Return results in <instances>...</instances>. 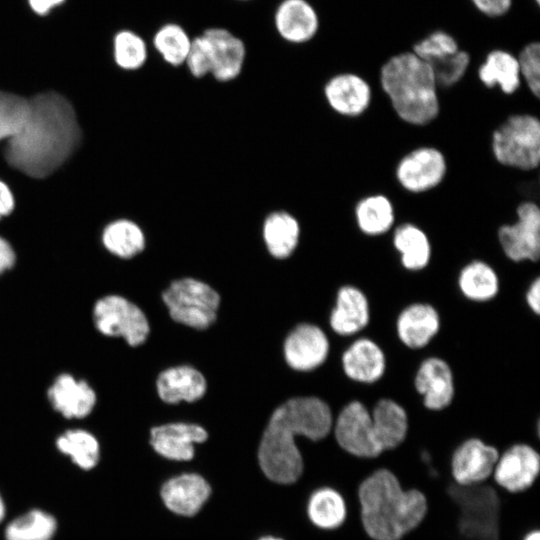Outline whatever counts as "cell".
Wrapping results in <instances>:
<instances>
[{"instance_id":"6da1fadb","label":"cell","mask_w":540,"mask_h":540,"mask_svg":"<svg viewBox=\"0 0 540 540\" xmlns=\"http://www.w3.org/2000/svg\"><path fill=\"white\" fill-rule=\"evenodd\" d=\"M29 101L27 120L7 141L4 156L14 169L41 179L54 173L76 151L82 130L73 105L63 95L48 91Z\"/></svg>"},{"instance_id":"7a4b0ae2","label":"cell","mask_w":540,"mask_h":540,"mask_svg":"<svg viewBox=\"0 0 540 540\" xmlns=\"http://www.w3.org/2000/svg\"><path fill=\"white\" fill-rule=\"evenodd\" d=\"M333 422L330 407L317 397H297L280 405L260 442L258 460L263 473L276 483L296 482L304 463L295 437L323 440L330 434Z\"/></svg>"},{"instance_id":"3957f363","label":"cell","mask_w":540,"mask_h":540,"mask_svg":"<svg viewBox=\"0 0 540 540\" xmlns=\"http://www.w3.org/2000/svg\"><path fill=\"white\" fill-rule=\"evenodd\" d=\"M376 87L395 118L408 127L428 128L442 114L443 98L433 69L409 48L382 61Z\"/></svg>"},{"instance_id":"277c9868","label":"cell","mask_w":540,"mask_h":540,"mask_svg":"<svg viewBox=\"0 0 540 540\" xmlns=\"http://www.w3.org/2000/svg\"><path fill=\"white\" fill-rule=\"evenodd\" d=\"M361 525L372 540H401L424 520L428 503L418 489H405L388 468L380 467L359 484Z\"/></svg>"},{"instance_id":"5b68a950","label":"cell","mask_w":540,"mask_h":540,"mask_svg":"<svg viewBox=\"0 0 540 540\" xmlns=\"http://www.w3.org/2000/svg\"><path fill=\"white\" fill-rule=\"evenodd\" d=\"M488 149L495 164L517 173H534L540 164V118L531 110L504 116L491 130Z\"/></svg>"},{"instance_id":"8992f818","label":"cell","mask_w":540,"mask_h":540,"mask_svg":"<svg viewBox=\"0 0 540 540\" xmlns=\"http://www.w3.org/2000/svg\"><path fill=\"white\" fill-rule=\"evenodd\" d=\"M450 169L445 150L435 143L425 142L410 147L396 159L392 178L404 195L420 197L439 189Z\"/></svg>"},{"instance_id":"52a82bcc","label":"cell","mask_w":540,"mask_h":540,"mask_svg":"<svg viewBox=\"0 0 540 540\" xmlns=\"http://www.w3.org/2000/svg\"><path fill=\"white\" fill-rule=\"evenodd\" d=\"M495 236L502 253L511 262H537L540 257L538 201L520 200L515 206L513 218L500 223Z\"/></svg>"},{"instance_id":"ba28073f","label":"cell","mask_w":540,"mask_h":540,"mask_svg":"<svg viewBox=\"0 0 540 540\" xmlns=\"http://www.w3.org/2000/svg\"><path fill=\"white\" fill-rule=\"evenodd\" d=\"M163 300L173 320L196 329H205L216 319L220 297L206 283L183 278L172 282L163 292Z\"/></svg>"},{"instance_id":"9c48e42d","label":"cell","mask_w":540,"mask_h":540,"mask_svg":"<svg viewBox=\"0 0 540 540\" xmlns=\"http://www.w3.org/2000/svg\"><path fill=\"white\" fill-rule=\"evenodd\" d=\"M375 88L376 84L360 71L343 70L325 81L322 93L333 114L353 121L372 109L378 95Z\"/></svg>"},{"instance_id":"30bf717a","label":"cell","mask_w":540,"mask_h":540,"mask_svg":"<svg viewBox=\"0 0 540 540\" xmlns=\"http://www.w3.org/2000/svg\"><path fill=\"white\" fill-rule=\"evenodd\" d=\"M97 330L109 337H123L130 346L142 344L149 334V324L142 310L119 295L100 298L93 308Z\"/></svg>"},{"instance_id":"8fae6325","label":"cell","mask_w":540,"mask_h":540,"mask_svg":"<svg viewBox=\"0 0 540 540\" xmlns=\"http://www.w3.org/2000/svg\"><path fill=\"white\" fill-rule=\"evenodd\" d=\"M332 429L340 450L354 458L374 460L384 454L374 435L371 413L358 400L342 408Z\"/></svg>"},{"instance_id":"7c38bea8","label":"cell","mask_w":540,"mask_h":540,"mask_svg":"<svg viewBox=\"0 0 540 540\" xmlns=\"http://www.w3.org/2000/svg\"><path fill=\"white\" fill-rule=\"evenodd\" d=\"M539 479V448L517 441L500 451L490 480L506 493L519 494L531 489Z\"/></svg>"},{"instance_id":"4fadbf2b","label":"cell","mask_w":540,"mask_h":540,"mask_svg":"<svg viewBox=\"0 0 540 540\" xmlns=\"http://www.w3.org/2000/svg\"><path fill=\"white\" fill-rule=\"evenodd\" d=\"M499 449L483 438L472 435L461 440L450 455V474L460 486H473L491 479Z\"/></svg>"},{"instance_id":"5bb4252c","label":"cell","mask_w":540,"mask_h":540,"mask_svg":"<svg viewBox=\"0 0 540 540\" xmlns=\"http://www.w3.org/2000/svg\"><path fill=\"white\" fill-rule=\"evenodd\" d=\"M357 231L369 238L390 234L399 222L396 198L386 191H373L357 198L351 208Z\"/></svg>"},{"instance_id":"9a60e30c","label":"cell","mask_w":540,"mask_h":540,"mask_svg":"<svg viewBox=\"0 0 540 540\" xmlns=\"http://www.w3.org/2000/svg\"><path fill=\"white\" fill-rule=\"evenodd\" d=\"M475 76L485 90L500 92L507 98L523 87L516 52L505 47L489 49L478 63Z\"/></svg>"},{"instance_id":"2e32d148","label":"cell","mask_w":540,"mask_h":540,"mask_svg":"<svg viewBox=\"0 0 540 540\" xmlns=\"http://www.w3.org/2000/svg\"><path fill=\"white\" fill-rule=\"evenodd\" d=\"M414 387L428 410L441 411L447 408L455 395L454 375L450 365L437 356L424 359L416 371Z\"/></svg>"},{"instance_id":"e0dca14e","label":"cell","mask_w":540,"mask_h":540,"mask_svg":"<svg viewBox=\"0 0 540 540\" xmlns=\"http://www.w3.org/2000/svg\"><path fill=\"white\" fill-rule=\"evenodd\" d=\"M284 351L286 361L292 368L308 371L324 363L329 352V341L318 326L304 323L289 334Z\"/></svg>"},{"instance_id":"ac0fdd59","label":"cell","mask_w":540,"mask_h":540,"mask_svg":"<svg viewBox=\"0 0 540 540\" xmlns=\"http://www.w3.org/2000/svg\"><path fill=\"white\" fill-rule=\"evenodd\" d=\"M203 35L209 44L211 76L220 83L235 80L244 66L246 56L244 43L222 28H210Z\"/></svg>"},{"instance_id":"d6986e66","label":"cell","mask_w":540,"mask_h":540,"mask_svg":"<svg viewBox=\"0 0 540 540\" xmlns=\"http://www.w3.org/2000/svg\"><path fill=\"white\" fill-rule=\"evenodd\" d=\"M390 234L392 247L404 269L416 272L429 265L433 254L432 242L427 229L420 223L403 219Z\"/></svg>"},{"instance_id":"ffe728a7","label":"cell","mask_w":540,"mask_h":540,"mask_svg":"<svg viewBox=\"0 0 540 540\" xmlns=\"http://www.w3.org/2000/svg\"><path fill=\"white\" fill-rule=\"evenodd\" d=\"M440 315L429 303H412L401 310L396 320V333L410 349L427 346L440 330Z\"/></svg>"},{"instance_id":"44dd1931","label":"cell","mask_w":540,"mask_h":540,"mask_svg":"<svg viewBox=\"0 0 540 540\" xmlns=\"http://www.w3.org/2000/svg\"><path fill=\"white\" fill-rule=\"evenodd\" d=\"M150 444L161 456L187 461L194 456V444L204 442L208 434L204 428L190 423H170L151 429Z\"/></svg>"},{"instance_id":"7402d4cb","label":"cell","mask_w":540,"mask_h":540,"mask_svg":"<svg viewBox=\"0 0 540 540\" xmlns=\"http://www.w3.org/2000/svg\"><path fill=\"white\" fill-rule=\"evenodd\" d=\"M341 362L345 375L362 384L379 381L385 374L387 365L383 349L367 337L353 341L343 352Z\"/></svg>"},{"instance_id":"603a6c76","label":"cell","mask_w":540,"mask_h":540,"mask_svg":"<svg viewBox=\"0 0 540 540\" xmlns=\"http://www.w3.org/2000/svg\"><path fill=\"white\" fill-rule=\"evenodd\" d=\"M47 395L53 409L67 419L86 417L97 400L94 389L85 380L67 373L54 380Z\"/></svg>"},{"instance_id":"cb8c5ba5","label":"cell","mask_w":540,"mask_h":540,"mask_svg":"<svg viewBox=\"0 0 540 540\" xmlns=\"http://www.w3.org/2000/svg\"><path fill=\"white\" fill-rule=\"evenodd\" d=\"M211 493L208 482L195 473L182 474L166 481L160 491L166 507L183 516L195 515Z\"/></svg>"},{"instance_id":"d4e9b609","label":"cell","mask_w":540,"mask_h":540,"mask_svg":"<svg viewBox=\"0 0 540 540\" xmlns=\"http://www.w3.org/2000/svg\"><path fill=\"white\" fill-rule=\"evenodd\" d=\"M370 413L374 435L383 453L396 450L406 441L410 425L402 405L393 399L382 398Z\"/></svg>"},{"instance_id":"484cf974","label":"cell","mask_w":540,"mask_h":540,"mask_svg":"<svg viewBox=\"0 0 540 540\" xmlns=\"http://www.w3.org/2000/svg\"><path fill=\"white\" fill-rule=\"evenodd\" d=\"M370 305L365 293L352 285L342 286L330 316V326L341 336H351L362 331L370 321Z\"/></svg>"},{"instance_id":"4316f807","label":"cell","mask_w":540,"mask_h":540,"mask_svg":"<svg viewBox=\"0 0 540 540\" xmlns=\"http://www.w3.org/2000/svg\"><path fill=\"white\" fill-rule=\"evenodd\" d=\"M275 23L279 34L295 44L313 39L320 24L316 9L306 0H284L276 11Z\"/></svg>"},{"instance_id":"83f0119b","label":"cell","mask_w":540,"mask_h":540,"mask_svg":"<svg viewBox=\"0 0 540 540\" xmlns=\"http://www.w3.org/2000/svg\"><path fill=\"white\" fill-rule=\"evenodd\" d=\"M306 512L317 529L332 532L341 528L348 517V503L344 494L331 485L316 488L310 494Z\"/></svg>"},{"instance_id":"f1b7e54d","label":"cell","mask_w":540,"mask_h":540,"mask_svg":"<svg viewBox=\"0 0 540 540\" xmlns=\"http://www.w3.org/2000/svg\"><path fill=\"white\" fill-rule=\"evenodd\" d=\"M300 236V222L289 211L274 210L263 219V241L268 252L277 259L289 257L298 246Z\"/></svg>"},{"instance_id":"f546056e","label":"cell","mask_w":540,"mask_h":540,"mask_svg":"<svg viewBox=\"0 0 540 540\" xmlns=\"http://www.w3.org/2000/svg\"><path fill=\"white\" fill-rule=\"evenodd\" d=\"M157 390L160 398L166 403L193 402L204 395L206 381L198 370L190 366H178L160 373Z\"/></svg>"},{"instance_id":"4dcf8cb0","label":"cell","mask_w":540,"mask_h":540,"mask_svg":"<svg viewBox=\"0 0 540 540\" xmlns=\"http://www.w3.org/2000/svg\"><path fill=\"white\" fill-rule=\"evenodd\" d=\"M457 284L468 300L486 302L499 292V276L494 267L482 259L467 262L460 270Z\"/></svg>"},{"instance_id":"1f68e13d","label":"cell","mask_w":540,"mask_h":540,"mask_svg":"<svg viewBox=\"0 0 540 540\" xmlns=\"http://www.w3.org/2000/svg\"><path fill=\"white\" fill-rule=\"evenodd\" d=\"M102 242L112 254L129 259L143 251L146 240L143 230L137 223L119 219L104 229Z\"/></svg>"},{"instance_id":"d6a6232c","label":"cell","mask_w":540,"mask_h":540,"mask_svg":"<svg viewBox=\"0 0 540 540\" xmlns=\"http://www.w3.org/2000/svg\"><path fill=\"white\" fill-rule=\"evenodd\" d=\"M58 450L69 456L81 469L94 468L100 458V445L90 432L82 429L67 430L56 440Z\"/></svg>"},{"instance_id":"836d02e7","label":"cell","mask_w":540,"mask_h":540,"mask_svg":"<svg viewBox=\"0 0 540 540\" xmlns=\"http://www.w3.org/2000/svg\"><path fill=\"white\" fill-rule=\"evenodd\" d=\"M57 523L49 513L34 509L10 522L5 529L6 540H51Z\"/></svg>"},{"instance_id":"e575fe53","label":"cell","mask_w":540,"mask_h":540,"mask_svg":"<svg viewBox=\"0 0 540 540\" xmlns=\"http://www.w3.org/2000/svg\"><path fill=\"white\" fill-rule=\"evenodd\" d=\"M462 46L449 30L435 28L415 39L409 49L429 64L456 53Z\"/></svg>"},{"instance_id":"d590c367","label":"cell","mask_w":540,"mask_h":540,"mask_svg":"<svg viewBox=\"0 0 540 540\" xmlns=\"http://www.w3.org/2000/svg\"><path fill=\"white\" fill-rule=\"evenodd\" d=\"M473 61L472 53L462 47L456 53L430 64L441 93L458 87L468 77Z\"/></svg>"},{"instance_id":"8d00e7d4","label":"cell","mask_w":540,"mask_h":540,"mask_svg":"<svg viewBox=\"0 0 540 540\" xmlns=\"http://www.w3.org/2000/svg\"><path fill=\"white\" fill-rule=\"evenodd\" d=\"M191 41L182 27L167 24L154 35L153 46L166 63L171 66H180L185 64Z\"/></svg>"},{"instance_id":"74e56055","label":"cell","mask_w":540,"mask_h":540,"mask_svg":"<svg viewBox=\"0 0 540 540\" xmlns=\"http://www.w3.org/2000/svg\"><path fill=\"white\" fill-rule=\"evenodd\" d=\"M113 57L115 63L124 70L141 68L148 56L143 38L134 31L123 29L113 36Z\"/></svg>"},{"instance_id":"f35d334b","label":"cell","mask_w":540,"mask_h":540,"mask_svg":"<svg viewBox=\"0 0 540 540\" xmlns=\"http://www.w3.org/2000/svg\"><path fill=\"white\" fill-rule=\"evenodd\" d=\"M28 98L0 90V141L14 137L27 120Z\"/></svg>"},{"instance_id":"ab89813d","label":"cell","mask_w":540,"mask_h":540,"mask_svg":"<svg viewBox=\"0 0 540 540\" xmlns=\"http://www.w3.org/2000/svg\"><path fill=\"white\" fill-rule=\"evenodd\" d=\"M523 87L536 100L540 99V43L529 40L516 52Z\"/></svg>"},{"instance_id":"60d3db41","label":"cell","mask_w":540,"mask_h":540,"mask_svg":"<svg viewBox=\"0 0 540 540\" xmlns=\"http://www.w3.org/2000/svg\"><path fill=\"white\" fill-rule=\"evenodd\" d=\"M185 64L190 74L195 78L211 75V58L209 44L202 34L191 41Z\"/></svg>"},{"instance_id":"b9f144b4","label":"cell","mask_w":540,"mask_h":540,"mask_svg":"<svg viewBox=\"0 0 540 540\" xmlns=\"http://www.w3.org/2000/svg\"><path fill=\"white\" fill-rule=\"evenodd\" d=\"M468 2L476 12L490 20L504 18L514 6V0H468Z\"/></svg>"},{"instance_id":"7bdbcfd3","label":"cell","mask_w":540,"mask_h":540,"mask_svg":"<svg viewBox=\"0 0 540 540\" xmlns=\"http://www.w3.org/2000/svg\"><path fill=\"white\" fill-rule=\"evenodd\" d=\"M67 0H26L30 11L38 17H46Z\"/></svg>"},{"instance_id":"ee69618b","label":"cell","mask_w":540,"mask_h":540,"mask_svg":"<svg viewBox=\"0 0 540 540\" xmlns=\"http://www.w3.org/2000/svg\"><path fill=\"white\" fill-rule=\"evenodd\" d=\"M525 300L528 307L536 315L540 313V278L536 277L529 285L526 294Z\"/></svg>"},{"instance_id":"f6af8a7d","label":"cell","mask_w":540,"mask_h":540,"mask_svg":"<svg viewBox=\"0 0 540 540\" xmlns=\"http://www.w3.org/2000/svg\"><path fill=\"white\" fill-rule=\"evenodd\" d=\"M15 261L16 256L12 246L0 237V275L13 267Z\"/></svg>"},{"instance_id":"bcb514c9","label":"cell","mask_w":540,"mask_h":540,"mask_svg":"<svg viewBox=\"0 0 540 540\" xmlns=\"http://www.w3.org/2000/svg\"><path fill=\"white\" fill-rule=\"evenodd\" d=\"M14 209V197L9 187L0 181V219L9 215Z\"/></svg>"},{"instance_id":"7dc6e473","label":"cell","mask_w":540,"mask_h":540,"mask_svg":"<svg viewBox=\"0 0 540 540\" xmlns=\"http://www.w3.org/2000/svg\"><path fill=\"white\" fill-rule=\"evenodd\" d=\"M521 540H540V528H535L526 532Z\"/></svg>"},{"instance_id":"c3c4849f","label":"cell","mask_w":540,"mask_h":540,"mask_svg":"<svg viewBox=\"0 0 540 540\" xmlns=\"http://www.w3.org/2000/svg\"><path fill=\"white\" fill-rule=\"evenodd\" d=\"M4 515H5V504L0 495V522L3 520Z\"/></svg>"},{"instance_id":"681fc988","label":"cell","mask_w":540,"mask_h":540,"mask_svg":"<svg viewBox=\"0 0 540 540\" xmlns=\"http://www.w3.org/2000/svg\"><path fill=\"white\" fill-rule=\"evenodd\" d=\"M260 540H282V539L267 536V537L261 538Z\"/></svg>"},{"instance_id":"f907efd6","label":"cell","mask_w":540,"mask_h":540,"mask_svg":"<svg viewBox=\"0 0 540 540\" xmlns=\"http://www.w3.org/2000/svg\"><path fill=\"white\" fill-rule=\"evenodd\" d=\"M532 2L534 3V5H535L536 7H538L539 4H540V0H532Z\"/></svg>"}]
</instances>
